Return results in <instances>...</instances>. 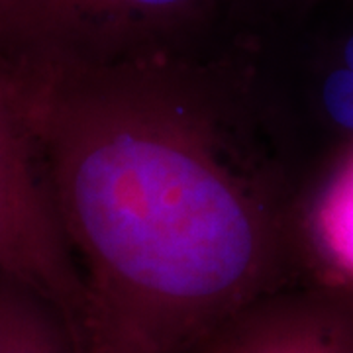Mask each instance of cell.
<instances>
[{
	"mask_svg": "<svg viewBox=\"0 0 353 353\" xmlns=\"http://www.w3.org/2000/svg\"><path fill=\"white\" fill-rule=\"evenodd\" d=\"M340 2L303 59V102L320 150L294 196L324 183H353V0Z\"/></svg>",
	"mask_w": 353,
	"mask_h": 353,
	"instance_id": "cell-4",
	"label": "cell"
},
{
	"mask_svg": "<svg viewBox=\"0 0 353 353\" xmlns=\"http://www.w3.org/2000/svg\"><path fill=\"white\" fill-rule=\"evenodd\" d=\"M10 71L83 281L77 353H190L306 281L287 175L243 161L187 88L53 51Z\"/></svg>",
	"mask_w": 353,
	"mask_h": 353,
	"instance_id": "cell-1",
	"label": "cell"
},
{
	"mask_svg": "<svg viewBox=\"0 0 353 353\" xmlns=\"http://www.w3.org/2000/svg\"><path fill=\"white\" fill-rule=\"evenodd\" d=\"M190 353H353V292L292 285L232 316Z\"/></svg>",
	"mask_w": 353,
	"mask_h": 353,
	"instance_id": "cell-3",
	"label": "cell"
},
{
	"mask_svg": "<svg viewBox=\"0 0 353 353\" xmlns=\"http://www.w3.org/2000/svg\"><path fill=\"white\" fill-rule=\"evenodd\" d=\"M0 275L50 304L71 340L83 318V281L39 171L16 97L12 71L0 55Z\"/></svg>",
	"mask_w": 353,
	"mask_h": 353,
	"instance_id": "cell-2",
	"label": "cell"
},
{
	"mask_svg": "<svg viewBox=\"0 0 353 353\" xmlns=\"http://www.w3.org/2000/svg\"><path fill=\"white\" fill-rule=\"evenodd\" d=\"M0 353H77L50 304L4 275H0Z\"/></svg>",
	"mask_w": 353,
	"mask_h": 353,
	"instance_id": "cell-6",
	"label": "cell"
},
{
	"mask_svg": "<svg viewBox=\"0 0 353 353\" xmlns=\"http://www.w3.org/2000/svg\"><path fill=\"white\" fill-rule=\"evenodd\" d=\"M196 0H0V28L12 24L36 38H55L85 22L138 24L176 16Z\"/></svg>",
	"mask_w": 353,
	"mask_h": 353,
	"instance_id": "cell-5",
	"label": "cell"
}]
</instances>
